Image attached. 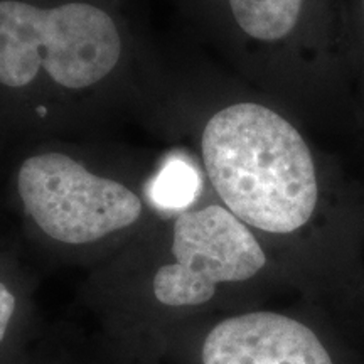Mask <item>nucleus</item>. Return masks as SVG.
I'll list each match as a JSON object with an SVG mask.
<instances>
[{
    "label": "nucleus",
    "instance_id": "f257e3e1",
    "mask_svg": "<svg viewBox=\"0 0 364 364\" xmlns=\"http://www.w3.org/2000/svg\"><path fill=\"white\" fill-rule=\"evenodd\" d=\"M169 51L130 0H0V159L46 139L162 136Z\"/></svg>",
    "mask_w": 364,
    "mask_h": 364
},
{
    "label": "nucleus",
    "instance_id": "f03ea898",
    "mask_svg": "<svg viewBox=\"0 0 364 364\" xmlns=\"http://www.w3.org/2000/svg\"><path fill=\"white\" fill-rule=\"evenodd\" d=\"M206 181V179H204ZM273 250L204 188L193 206L167 215L93 267L83 299L129 356H156L172 331L221 312L275 275Z\"/></svg>",
    "mask_w": 364,
    "mask_h": 364
},
{
    "label": "nucleus",
    "instance_id": "7ed1b4c3",
    "mask_svg": "<svg viewBox=\"0 0 364 364\" xmlns=\"http://www.w3.org/2000/svg\"><path fill=\"white\" fill-rule=\"evenodd\" d=\"M164 152L110 139H46L0 159V204L46 260L93 267L167 213L154 199Z\"/></svg>",
    "mask_w": 364,
    "mask_h": 364
},
{
    "label": "nucleus",
    "instance_id": "20e7f679",
    "mask_svg": "<svg viewBox=\"0 0 364 364\" xmlns=\"http://www.w3.org/2000/svg\"><path fill=\"white\" fill-rule=\"evenodd\" d=\"M162 139L193 145L213 196L267 247L312 226L321 193L297 127L267 103L209 97L182 49L169 53Z\"/></svg>",
    "mask_w": 364,
    "mask_h": 364
},
{
    "label": "nucleus",
    "instance_id": "39448f33",
    "mask_svg": "<svg viewBox=\"0 0 364 364\" xmlns=\"http://www.w3.org/2000/svg\"><path fill=\"white\" fill-rule=\"evenodd\" d=\"M159 354L181 364H364L344 332L321 318L257 306L177 327Z\"/></svg>",
    "mask_w": 364,
    "mask_h": 364
},
{
    "label": "nucleus",
    "instance_id": "423d86ee",
    "mask_svg": "<svg viewBox=\"0 0 364 364\" xmlns=\"http://www.w3.org/2000/svg\"><path fill=\"white\" fill-rule=\"evenodd\" d=\"M182 31H226L262 48L284 44L297 31L306 0H174Z\"/></svg>",
    "mask_w": 364,
    "mask_h": 364
},
{
    "label": "nucleus",
    "instance_id": "0eeeda50",
    "mask_svg": "<svg viewBox=\"0 0 364 364\" xmlns=\"http://www.w3.org/2000/svg\"><path fill=\"white\" fill-rule=\"evenodd\" d=\"M34 280L17 245L0 241V361L29 354L34 329Z\"/></svg>",
    "mask_w": 364,
    "mask_h": 364
},
{
    "label": "nucleus",
    "instance_id": "6e6552de",
    "mask_svg": "<svg viewBox=\"0 0 364 364\" xmlns=\"http://www.w3.org/2000/svg\"><path fill=\"white\" fill-rule=\"evenodd\" d=\"M0 364H41L34 359L33 354H26V356L17 358V359H11V361H0Z\"/></svg>",
    "mask_w": 364,
    "mask_h": 364
}]
</instances>
